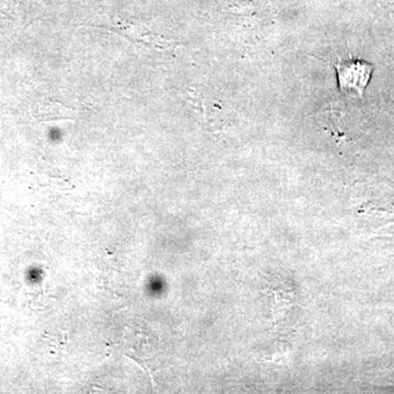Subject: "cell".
<instances>
[{"mask_svg": "<svg viewBox=\"0 0 394 394\" xmlns=\"http://www.w3.org/2000/svg\"><path fill=\"white\" fill-rule=\"evenodd\" d=\"M341 92L363 96L372 77V66L359 59L340 61L335 66Z\"/></svg>", "mask_w": 394, "mask_h": 394, "instance_id": "6da1fadb", "label": "cell"}, {"mask_svg": "<svg viewBox=\"0 0 394 394\" xmlns=\"http://www.w3.org/2000/svg\"><path fill=\"white\" fill-rule=\"evenodd\" d=\"M124 31L131 38L140 40L144 43L149 44V45L154 46V48L167 50V48H170V44H172L171 41L164 40V38H159V36H154L152 33L145 31L144 29L131 28L125 29Z\"/></svg>", "mask_w": 394, "mask_h": 394, "instance_id": "7a4b0ae2", "label": "cell"}, {"mask_svg": "<svg viewBox=\"0 0 394 394\" xmlns=\"http://www.w3.org/2000/svg\"><path fill=\"white\" fill-rule=\"evenodd\" d=\"M44 115L48 121H64V119H71L73 117H76V112L61 103L51 102L48 106H45Z\"/></svg>", "mask_w": 394, "mask_h": 394, "instance_id": "3957f363", "label": "cell"}]
</instances>
